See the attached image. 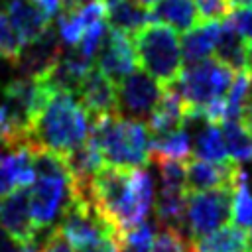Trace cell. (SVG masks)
Segmentation results:
<instances>
[{
  "label": "cell",
  "instance_id": "17",
  "mask_svg": "<svg viewBox=\"0 0 252 252\" xmlns=\"http://www.w3.org/2000/svg\"><path fill=\"white\" fill-rule=\"evenodd\" d=\"M219 33H220V22H217V20H201L197 26H193L189 32H185L183 39L179 41L181 57H183L185 65L209 59L211 53H215Z\"/></svg>",
  "mask_w": 252,
  "mask_h": 252
},
{
  "label": "cell",
  "instance_id": "37",
  "mask_svg": "<svg viewBox=\"0 0 252 252\" xmlns=\"http://www.w3.org/2000/svg\"><path fill=\"white\" fill-rule=\"evenodd\" d=\"M232 8H240V6H252V0H230Z\"/></svg>",
  "mask_w": 252,
  "mask_h": 252
},
{
  "label": "cell",
  "instance_id": "19",
  "mask_svg": "<svg viewBox=\"0 0 252 252\" xmlns=\"http://www.w3.org/2000/svg\"><path fill=\"white\" fill-rule=\"evenodd\" d=\"M191 252H250L246 228L226 222L209 234L189 240Z\"/></svg>",
  "mask_w": 252,
  "mask_h": 252
},
{
  "label": "cell",
  "instance_id": "38",
  "mask_svg": "<svg viewBox=\"0 0 252 252\" xmlns=\"http://www.w3.org/2000/svg\"><path fill=\"white\" fill-rule=\"evenodd\" d=\"M246 236H248V250L252 252V224L246 228Z\"/></svg>",
  "mask_w": 252,
  "mask_h": 252
},
{
  "label": "cell",
  "instance_id": "31",
  "mask_svg": "<svg viewBox=\"0 0 252 252\" xmlns=\"http://www.w3.org/2000/svg\"><path fill=\"white\" fill-rule=\"evenodd\" d=\"M201 20H222L232 12L230 0H195Z\"/></svg>",
  "mask_w": 252,
  "mask_h": 252
},
{
  "label": "cell",
  "instance_id": "11",
  "mask_svg": "<svg viewBox=\"0 0 252 252\" xmlns=\"http://www.w3.org/2000/svg\"><path fill=\"white\" fill-rule=\"evenodd\" d=\"M242 167L234 159L224 161H205L199 158H189L185 161V189L187 191H209L232 187L240 175Z\"/></svg>",
  "mask_w": 252,
  "mask_h": 252
},
{
  "label": "cell",
  "instance_id": "7",
  "mask_svg": "<svg viewBox=\"0 0 252 252\" xmlns=\"http://www.w3.org/2000/svg\"><path fill=\"white\" fill-rule=\"evenodd\" d=\"M230 191L232 187L187 191L183 226L191 238L209 234L215 228L230 222Z\"/></svg>",
  "mask_w": 252,
  "mask_h": 252
},
{
  "label": "cell",
  "instance_id": "15",
  "mask_svg": "<svg viewBox=\"0 0 252 252\" xmlns=\"http://www.w3.org/2000/svg\"><path fill=\"white\" fill-rule=\"evenodd\" d=\"M32 154L26 148H6L0 152V197L22 189L33 181Z\"/></svg>",
  "mask_w": 252,
  "mask_h": 252
},
{
  "label": "cell",
  "instance_id": "8",
  "mask_svg": "<svg viewBox=\"0 0 252 252\" xmlns=\"http://www.w3.org/2000/svg\"><path fill=\"white\" fill-rule=\"evenodd\" d=\"M163 87L142 69L130 73L116 85V106L122 116L144 120L156 108Z\"/></svg>",
  "mask_w": 252,
  "mask_h": 252
},
{
  "label": "cell",
  "instance_id": "28",
  "mask_svg": "<svg viewBox=\"0 0 252 252\" xmlns=\"http://www.w3.org/2000/svg\"><path fill=\"white\" fill-rule=\"evenodd\" d=\"M154 236H156L154 224L144 220L122 234V252H150Z\"/></svg>",
  "mask_w": 252,
  "mask_h": 252
},
{
  "label": "cell",
  "instance_id": "18",
  "mask_svg": "<svg viewBox=\"0 0 252 252\" xmlns=\"http://www.w3.org/2000/svg\"><path fill=\"white\" fill-rule=\"evenodd\" d=\"M148 16L150 22L169 26L183 33L201 22L195 0H158L148 6Z\"/></svg>",
  "mask_w": 252,
  "mask_h": 252
},
{
  "label": "cell",
  "instance_id": "14",
  "mask_svg": "<svg viewBox=\"0 0 252 252\" xmlns=\"http://www.w3.org/2000/svg\"><path fill=\"white\" fill-rule=\"evenodd\" d=\"M146 126L150 136H159L177 128H183L187 122V108L181 96L173 87H163V93L156 104V108L146 118Z\"/></svg>",
  "mask_w": 252,
  "mask_h": 252
},
{
  "label": "cell",
  "instance_id": "3",
  "mask_svg": "<svg viewBox=\"0 0 252 252\" xmlns=\"http://www.w3.org/2000/svg\"><path fill=\"white\" fill-rule=\"evenodd\" d=\"M33 150L35 179L28 187V205L39 242L57 226L63 213L73 201L71 177L65 159L45 150Z\"/></svg>",
  "mask_w": 252,
  "mask_h": 252
},
{
  "label": "cell",
  "instance_id": "22",
  "mask_svg": "<svg viewBox=\"0 0 252 252\" xmlns=\"http://www.w3.org/2000/svg\"><path fill=\"white\" fill-rule=\"evenodd\" d=\"M191 154H193L191 138L185 126L159 136H150V161H156V159L187 161Z\"/></svg>",
  "mask_w": 252,
  "mask_h": 252
},
{
  "label": "cell",
  "instance_id": "10",
  "mask_svg": "<svg viewBox=\"0 0 252 252\" xmlns=\"http://www.w3.org/2000/svg\"><path fill=\"white\" fill-rule=\"evenodd\" d=\"M0 228L18 244L39 248V236L28 205V187L14 189L6 201L0 203Z\"/></svg>",
  "mask_w": 252,
  "mask_h": 252
},
{
  "label": "cell",
  "instance_id": "20",
  "mask_svg": "<svg viewBox=\"0 0 252 252\" xmlns=\"http://www.w3.org/2000/svg\"><path fill=\"white\" fill-rule=\"evenodd\" d=\"M106 2V24L112 30L124 32L130 37L150 24L148 8L138 0H104Z\"/></svg>",
  "mask_w": 252,
  "mask_h": 252
},
{
  "label": "cell",
  "instance_id": "9",
  "mask_svg": "<svg viewBox=\"0 0 252 252\" xmlns=\"http://www.w3.org/2000/svg\"><path fill=\"white\" fill-rule=\"evenodd\" d=\"M102 75H106L114 85L124 81L130 73L136 71V53L132 45V37L124 32L106 30V35L96 51V65Z\"/></svg>",
  "mask_w": 252,
  "mask_h": 252
},
{
  "label": "cell",
  "instance_id": "27",
  "mask_svg": "<svg viewBox=\"0 0 252 252\" xmlns=\"http://www.w3.org/2000/svg\"><path fill=\"white\" fill-rule=\"evenodd\" d=\"M22 47H24V43L16 32V28L12 26L6 10L0 8V57L12 61L16 65Z\"/></svg>",
  "mask_w": 252,
  "mask_h": 252
},
{
  "label": "cell",
  "instance_id": "29",
  "mask_svg": "<svg viewBox=\"0 0 252 252\" xmlns=\"http://www.w3.org/2000/svg\"><path fill=\"white\" fill-rule=\"evenodd\" d=\"M150 252H191L185 232L173 226H161V230L154 236Z\"/></svg>",
  "mask_w": 252,
  "mask_h": 252
},
{
  "label": "cell",
  "instance_id": "33",
  "mask_svg": "<svg viewBox=\"0 0 252 252\" xmlns=\"http://www.w3.org/2000/svg\"><path fill=\"white\" fill-rule=\"evenodd\" d=\"M0 252H37V246H22L0 228Z\"/></svg>",
  "mask_w": 252,
  "mask_h": 252
},
{
  "label": "cell",
  "instance_id": "1",
  "mask_svg": "<svg viewBox=\"0 0 252 252\" xmlns=\"http://www.w3.org/2000/svg\"><path fill=\"white\" fill-rule=\"evenodd\" d=\"M91 199L98 213L124 234L148 219L156 201V185L146 167L102 165L91 183Z\"/></svg>",
  "mask_w": 252,
  "mask_h": 252
},
{
  "label": "cell",
  "instance_id": "6",
  "mask_svg": "<svg viewBox=\"0 0 252 252\" xmlns=\"http://www.w3.org/2000/svg\"><path fill=\"white\" fill-rule=\"evenodd\" d=\"M234 79V71L228 69L215 57L203 59L199 63L185 65L169 87L177 91L187 108V122L199 120V110L215 98H224L230 83Z\"/></svg>",
  "mask_w": 252,
  "mask_h": 252
},
{
  "label": "cell",
  "instance_id": "39",
  "mask_svg": "<svg viewBox=\"0 0 252 252\" xmlns=\"http://www.w3.org/2000/svg\"><path fill=\"white\" fill-rule=\"evenodd\" d=\"M138 2H140V4H144V6L148 8V6H152V4H154V2H158V0H138Z\"/></svg>",
  "mask_w": 252,
  "mask_h": 252
},
{
  "label": "cell",
  "instance_id": "16",
  "mask_svg": "<svg viewBox=\"0 0 252 252\" xmlns=\"http://www.w3.org/2000/svg\"><path fill=\"white\" fill-rule=\"evenodd\" d=\"M6 14L24 45L39 37L49 28V22H51L33 0H8Z\"/></svg>",
  "mask_w": 252,
  "mask_h": 252
},
{
  "label": "cell",
  "instance_id": "36",
  "mask_svg": "<svg viewBox=\"0 0 252 252\" xmlns=\"http://www.w3.org/2000/svg\"><path fill=\"white\" fill-rule=\"evenodd\" d=\"M8 132H10V122H8V116H6L4 106H0V142L2 144L8 138Z\"/></svg>",
  "mask_w": 252,
  "mask_h": 252
},
{
  "label": "cell",
  "instance_id": "26",
  "mask_svg": "<svg viewBox=\"0 0 252 252\" xmlns=\"http://www.w3.org/2000/svg\"><path fill=\"white\" fill-rule=\"evenodd\" d=\"M230 220L242 228L252 224V185L244 171H240L230 191Z\"/></svg>",
  "mask_w": 252,
  "mask_h": 252
},
{
  "label": "cell",
  "instance_id": "25",
  "mask_svg": "<svg viewBox=\"0 0 252 252\" xmlns=\"http://www.w3.org/2000/svg\"><path fill=\"white\" fill-rule=\"evenodd\" d=\"M226 154L234 161H252V132L240 122V118L220 122Z\"/></svg>",
  "mask_w": 252,
  "mask_h": 252
},
{
  "label": "cell",
  "instance_id": "23",
  "mask_svg": "<svg viewBox=\"0 0 252 252\" xmlns=\"http://www.w3.org/2000/svg\"><path fill=\"white\" fill-rule=\"evenodd\" d=\"M185 195L187 191L177 189H159L154 209H156V222L159 226H173L183 230V215H185ZM185 232V230H183Z\"/></svg>",
  "mask_w": 252,
  "mask_h": 252
},
{
  "label": "cell",
  "instance_id": "32",
  "mask_svg": "<svg viewBox=\"0 0 252 252\" xmlns=\"http://www.w3.org/2000/svg\"><path fill=\"white\" fill-rule=\"evenodd\" d=\"M37 252H73V248L69 246V242L61 236L59 228L55 226V228L41 240Z\"/></svg>",
  "mask_w": 252,
  "mask_h": 252
},
{
  "label": "cell",
  "instance_id": "35",
  "mask_svg": "<svg viewBox=\"0 0 252 252\" xmlns=\"http://www.w3.org/2000/svg\"><path fill=\"white\" fill-rule=\"evenodd\" d=\"M240 122L252 132V93H250L248 100L244 102V106H242V110H240Z\"/></svg>",
  "mask_w": 252,
  "mask_h": 252
},
{
  "label": "cell",
  "instance_id": "24",
  "mask_svg": "<svg viewBox=\"0 0 252 252\" xmlns=\"http://www.w3.org/2000/svg\"><path fill=\"white\" fill-rule=\"evenodd\" d=\"M191 150L199 159H205V161H224V159H228L222 130H220L219 124L205 122V126L199 128V132L195 134Z\"/></svg>",
  "mask_w": 252,
  "mask_h": 252
},
{
  "label": "cell",
  "instance_id": "12",
  "mask_svg": "<svg viewBox=\"0 0 252 252\" xmlns=\"http://www.w3.org/2000/svg\"><path fill=\"white\" fill-rule=\"evenodd\" d=\"M61 53H63V43L57 37V32L49 26L39 37H35L33 41L26 43V47H22L16 67L22 71V77L39 79L59 61Z\"/></svg>",
  "mask_w": 252,
  "mask_h": 252
},
{
  "label": "cell",
  "instance_id": "5",
  "mask_svg": "<svg viewBox=\"0 0 252 252\" xmlns=\"http://www.w3.org/2000/svg\"><path fill=\"white\" fill-rule=\"evenodd\" d=\"M138 67L156 79L161 87L175 83L183 69L181 43L173 28L163 24H146L132 35Z\"/></svg>",
  "mask_w": 252,
  "mask_h": 252
},
{
  "label": "cell",
  "instance_id": "4",
  "mask_svg": "<svg viewBox=\"0 0 252 252\" xmlns=\"http://www.w3.org/2000/svg\"><path fill=\"white\" fill-rule=\"evenodd\" d=\"M104 165L146 167L150 161V132L146 122L110 112L91 118V134Z\"/></svg>",
  "mask_w": 252,
  "mask_h": 252
},
{
  "label": "cell",
  "instance_id": "30",
  "mask_svg": "<svg viewBox=\"0 0 252 252\" xmlns=\"http://www.w3.org/2000/svg\"><path fill=\"white\" fill-rule=\"evenodd\" d=\"M228 24L234 28V32L246 39L248 43H252V6H240V8H232V12L226 16Z\"/></svg>",
  "mask_w": 252,
  "mask_h": 252
},
{
  "label": "cell",
  "instance_id": "34",
  "mask_svg": "<svg viewBox=\"0 0 252 252\" xmlns=\"http://www.w3.org/2000/svg\"><path fill=\"white\" fill-rule=\"evenodd\" d=\"M43 12H45V16L51 20V18H57L61 12H63V4H61V0H33Z\"/></svg>",
  "mask_w": 252,
  "mask_h": 252
},
{
  "label": "cell",
  "instance_id": "2",
  "mask_svg": "<svg viewBox=\"0 0 252 252\" xmlns=\"http://www.w3.org/2000/svg\"><path fill=\"white\" fill-rule=\"evenodd\" d=\"M89 134L91 116L75 94L53 91L28 132V146L65 158L79 148Z\"/></svg>",
  "mask_w": 252,
  "mask_h": 252
},
{
  "label": "cell",
  "instance_id": "13",
  "mask_svg": "<svg viewBox=\"0 0 252 252\" xmlns=\"http://www.w3.org/2000/svg\"><path fill=\"white\" fill-rule=\"evenodd\" d=\"M77 94H79V102L83 104V108L89 112L91 118L118 112L116 85L106 75H102L94 65L89 69V73L81 81Z\"/></svg>",
  "mask_w": 252,
  "mask_h": 252
},
{
  "label": "cell",
  "instance_id": "21",
  "mask_svg": "<svg viewBox=\"0 0 252 252\" xmlns=\"http://www.w3.org/2000/svg\"><path fill=\"white\" fill-rule=\"evenodd\" d=\"M215 59L224 63L234 73L250 69V43L242 39L228 22L220 24L219 41L215 47Z\"/></svg>",
  "mask_w": 252,
  "mask_h": 252
}]
</instances>
